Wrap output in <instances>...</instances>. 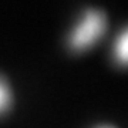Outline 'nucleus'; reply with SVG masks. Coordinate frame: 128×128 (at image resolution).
Returning a JSON list of instances; mask_svg holds the SVG:
<instances>
[{"label": "nucleus", "mask_w": 128, "mask_h": 128, "mask_svg": "<svg viewBox=\"0 0 128 128\" xmlns=\"http://www.w3.org/2000/svg\"><path fill=\"white\" fill-rule=\"evenodd\" d=\"M107 28V17L96 9L87 10L81 22L76 26L70 36V46L74 50H86L96 44Z\"/></svg>", "instance_id": "1"}, {"label": "nucleus", "mask_w": 128, "mask_h": 128, "mask_svg": "<svg viewBox=\"0 0 128 128\" xmlns=\"http://www.w3.org/2000/svg\"><path fill=\"white\" fill-rule=\"evenodd\" d=\"M114 58L121 66H128V26L117 37L114 46Z\"/></svg>", "instance_id": "2"}, {"label": "nucleus", "mask_w": 128, "mask_h": 128, "mask_svg": "<svg viewBox=\"0 0 128 128\" xmlns=\"http://www.w3.org/2000/svg\"><path fill=\"white\" fill-rule=\"evenodd\" d=\"M10 102H12L10 90H9V87H7V84L0 78V114L9 108Z\"/></svg>", "instance_id": "3"}, {"label": "nucleus", "mask_w": 128, "mask_h": 128, "mask_svg": "<svg viewBox=\"0 0 128 128\" xmlns=\"http://www.w3.org/2000/svg\"><path fill=\"white\" fill-rule=\"evenodd\" d=\"M100 128H112V127H100Z\"/></svg>", "instance_id": "4"}]
</instances>
